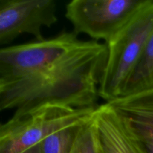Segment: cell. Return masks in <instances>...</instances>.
Instances as JSON below:
<instances>
[{"label":"cell","instance_id":"6da1fadb","mask_svg":"<svg viewBox=\"0 0 153 153\" xmlns=\"http://www.w3.org/2000/svg\"><path fill=\"white\" fill-rule=\"evenodd\" d=\"M107 55L106 44L84 41L37 73L0 82V110L24 111L49 104L96 108Z\"/></svg>","mask_w":153,"mask_h":153},{"label":"cell","instance_id":"7a4b0ae2","mask_svg":"<svg viewBox=\"0 0 153 153\" xmlns=\"http://www.w3.org/2000/svg\"><path fill=\"white\" fill-rule=\"evenodd\" d=\"M153 31V0H149L125 28L106 43L108 55L99 96L106 102L120 97Z\"/></svg>","mask_w":153,"mask_h":153},{"label":"cell","instance_id":"3957f363","mask_svg":"<svg viewBox=\"0 0 153 153\" xmlns=\"http://www.w3.org/2000/svg\"><path fill=\"white\" fill-rule=\"evenodd\" d=\"M96 108L45 105L14 114L0 127V153H22L58 130L92 119Z\"/></svg>","mask_w":153,"mask_h":153},{"label":"cell","instance_id":"277c9868","mask_svg":"<svg viewBox=\"0 0 153 153\" xmlns=\"http://www.w3.org/2000/svg\"><path fill=\"white\" fill-rule=\"evenodd\" d=\"M149 0H73L65 16L76 34L109 43Z\"/></svg>","mask_w":153,"mask_h":153},{"label":"cell","instance_id":"5b68a950","mask_svg":"<svg viewBox=\"0 0 153 153\" xmlns=\"http://www.w3.org/2000/svg\"><path fill=\"white\" fill-rule=\"evenodd\" d=\"M75 32H62L43 40L1 48L0 82H9L40 71L64 58L83 43Z\"/></svg>","mask_w":153,"mask_h":153},{"label":"cell","instance_id":"8992f818","mask_svg":"<svg viewBox=\"0 0 153 153\" xmlns=\"http://www.w3.org/2000/svg\"><path fill=\"white\" fill-rule=\"evenodd\" d=\"M57 21L54 0H0V44H9L22 34L43 40L42 28Z\"/></svg>","mask_w":153,"mask_h":153},{"label":"cell","instance_id":"52a82bcc","mask_svg":"<svg viewBox=\"0 0 153 153\" xmlns=\"http://www.w3.org/2000/svg\"><path fill=\"white\" fill-rule=\"evenodd\" d=\"M99 153H145L120 116L107 103L93 116Z\"/></svg>","mask_w":153,"mask_h":153},{"label":"cell","instance_id":"ba28073f","mask_svg":"<svg viewBox=\"0 0 153 153\" xmlns=\"http://www.w3.org/2000/svg\"><path fill=\"white\" fill-rule=\"evenodd\" d=\"M107 103L138 141L153 139V89L123 96Z\"/></svg>","mask_w":153,"mask_h":153},{"label":"cell","instance_id":"9c48e42d","mask_svg":"<svg viewBox=\"0 0 153 153\" xmlns=\"http://www.w3.org/2000/svg\"><path fill=\"white\" fill-rule=\"evenodd\" d=\"M153 89V31L120 97Z\"/></svg>","mask_w":153,"mask_h":153},{"label":"cell","instance_id":"30bf717a","mask_svg":"<svg viewBox=\"0 0 153 153\" xmlns=\"http://www.w3.org/2000/svg\"><path fill=\"white\" fill-rule=\"evenodd\" d=\"M88 122L73 124L48 136L40 143L42 153H71L81 130Z\"/></svg>","mask_w":153,"mask_h":153},{"label":"cell","instance_id":"8fae6325","mask_svg":"<svg viewBox=\"0 0 153 153\" xmlns=\"http://www.w3.org/2000/svg\"><path fill=\"white\" fill-rule=\"evenodd\" d=\"M92 119L84 125L71 153H99Z\"/></svg>","mask_w":153,"mask_h":153},{"label":"cell","instance_id":"7c38bea8","mask_svg":"<svg viewBox=\"0 0 153 153\" xmlns=\"http://www.w3.org/2000/svg\"><path fill=\"white\" fill-rule=\"evenodd\" d=\"M138 142L145 153H153V139H147Z\"/></svg>","mask_w":153,"mask_h":153},{"label":"cell","instance_id":"4fadbf2b","mask_svg":"<svg viewBox=\"0 0 153 153\" xmlns=\"http://www.w3.org/2000/svg\"><path fill=\"white\" fill-rule=\"evenodd\" d=\"M22 153H42L41 152V147H40V143L35 145V146H32V147L29 148V149H26Z\"/></svg>","mask_w":153,"mask_h":153}]
</instances>
